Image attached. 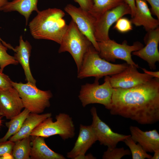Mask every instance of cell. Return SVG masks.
<instances>
[{"instance_id":"obj_1","label":"cell","mask_w":159,"mask_h":159,"mask_svg":"<svg viewBox=\"0 0 159 159\" xmlns=\"http://www.w3.org/2000/svg\"><path fill=\"white\" fill-rule=\"evenodd\" d=\"M110 114L143 125L159 121V78L127 88H113Z\"/></svg>"},{"instance_id":"obj_2","label":"cell","mask_w":159,"mask_h":159,"mask_svg":"<svg viewBox=\"0 0 159 159\" xmlns=\"http://www.w3.org/2000/svg\"><path fill=\"white\" fill-rule=\"evenodd\" d=\"M37 13L29 24L32 35L36 39L51 40L60 44L68 26L63 19L64 12L49 8Z\"/></svg>"},{"instance_id":"obj_3","label":"cell","mask_w":159,"mask_h":159,"mask_svg":"<svg viewBox=\"0 0 159 159\" xmlns=\"http://www.w3.org/2000/svg\"><path fill=\"white\" fill-rule=\"evenodd\" d=\"M129 65L126 63L114 64L101 58L92 45L89 48L83 58L77 77L82 79L94 77L100 79L104 76L120 73Z\"/></svg>"},{"instance_id":"obj_4","label":"cell","mask_w":159,"mask_h":159,"mask_svg":"<svg viewBox=\"0 0 159 159\" xmlns=\"http://www.w3.org/2000/svg\"><path fill=\"white\" fill-rule=\"evenodd\" d=\"M60 44L58 52H69L76 64L77 72L80 68L85 54L92 45L72 20L68 25Z\"/></svg>"},{"instance_id":"obj_5","label":"cell","mask_w":159,"mask_h":159,"mask_svg":"<svg viewBox=\"0 0 159 159\" xmlns=\"http://www.w3.org/2000/svg\"><path fill=\"white\" fill-rule=\"evenodd\" d=\"M11 84L18 92L24 108L31 112L39 114L50 106V100L52 96L50 90H40L36 85L29 82L23 83L12 81Z\"/></svg>"},{"instance_id":"obj_6","label":"cell","mask_w":159,"mask_h":159,"mask_svg":"<svg viewBox=\"0 0 159 159\" xmlns=\"http://www.w3.org/2000/svg\"><path fill=\"white\" fill-rule=\"evenodd\" d=\"M55 119L54 122L51 117L45 119L32 131L30 136L45 138L58 135L63 140L73 138L75 129L72 118L68 114L62 113L56 115Z\"/></svg>"},{"instance_id":"obj_7","label":"cell","mask_w":159,"mask_h":159,"mask_svg":"<svg viewBox=\"0 0 159 159\" xmlns=\"http://www.w3.org/2000/svg\"><path fill=\"white\" fill-rule=\"evenodd\" d=\"M110 79L109 76H105L104 83L100 85L99 79L95 78L93 83L82 86L78 97L83 107L90 104H99L109 109L113 90Z\"/></svg>"},{"instance_id":"obj_8","label":"cell","mask_w":159,"mask_h":159,"mask_svg":"<svg viewBox=\"0 0 159 159\" xmlns=\"http://www.w3.org/2000/svg\"><path fill=\"white\" fill-rule=\"evenodd\" d=\"M97 44L99 55L101 58L108 62H113L117 59H120L126 61L128 65L139 68L138 65L132 59L131 54L143 47V45L140 42L136 41L132 45H129L126 41L120 44L110 39L97 42Z\"/></svg>"},{"instance_id":"obj_9","label":"cell","mask_w":159,"mask_h":159,"mask_svg":"<svg viewBox=\"0 0 159 159\" xmlns=\"http://www.w3.org/2000/svg\"><path fill=\"white\" fill-rule=\"evenodd\" d=\"M64 10L71 17L81 32L90 41L96 50L99 49L95 37V25L96 19L88 11L71 4H67Z\"/></svg>"},{"instance_id":"obj_10","label":"cell","mask_w":159,"mask_h":159,"mask_svg":"<svg viewBox=\"0 0 159 159\" xmlns=\"http://www.w3.org/2000/svg\"><path fill=\"white\" fill-rule=\"evenodd\" d=\"M130 8L126 3L108 11L96 19L95 37L97 42L110 39L109 32L110 27L118 19L126 14H131Z\"/></svg>"},{"instance_id":"obj_11","label":"cell","mask_w":159,"mask_h":159,"mask_svg":"<svg viewBox=\"0 0 159 159\" xmlns=\"http://www.w3.org/2000/svg\"><path fill=\"white\" fill-rule=\"evenodd\" d=\"M92 121L91 125L97 141L100 144L109 148L116 147L120 142L124 140L130 135H125L113 132L110 127L102 121L98 116L96 108L92 107L90 110Z\"/></svg>"},{"instance_id":"obj_12","label":"cell","mask_w":159,"mask_h":159,"mask_svg":"<svg viewBox=\"0 0 159 159\" xmlns=\"http://www.w3.org/2000/svg\"><path fill=\"white\" fill-rule=\"evenodd\" d=\"M135 66L129 65L124 70L110 77L113 88L127 89L145 83L153 78L145 73H141Z\"/></svg>"},{"instance_id":"obj_13","label":"cell","mask_w":159,"mask_h":159,"mask_svg":"<svg viewBox=\"0 0 159 159\" xmlns=\"http://www.w3.org/2000/svg\"><path fill=\"white\" fill-rule=\"evenodd\" d=\"M144 40L145 46L138 51L133 52L132 54L146 61L150 69L155 70L156 69V63L159 62L158 48L159 27L147 32Z\"/></svg>"},{"instance_id":"obj_14","label":"cell","mask_w":159,"mask_h":159,"mask_svg":"<svg viewBox=\"0 0 159 159\" xmlns=\"http://www.w3.org/2000/svg\"><path fill=\"white\" fill-rule=\"evenodd\" d=\"M24 108L17 90L14 87L0 90V115L10 120L19 114Z\"/></svg>"},{"instance_id":"obj_15","label":"cell","mask_w":159,"mask_h":159,"mask_svg":"<svg viewBox=\"0 0 159 159\" xmlns=\"http://www.w3.org/2000/svg\"><path fill=\"white\" fill-rule=\"evenodd\" d=\"M97 141L91 125L80 124L78 138L72 149L67 153V157L78 159L79 157L85 155L87 150Z\"/></svg>"},{"instance_id":"obj_16","label":"cell","mask_w":159,"mask_h":159,"mask_svg":"<svg viewBox=\"0 0 159 159\" xmlns=\"http://www.w3.org/2000/svg\"><path fill=\"white\" fill-rule=\"evenodd\" d=\"M129 129L132 139L146 152H154L159 149V134L156 129L144 131L133 126H130Z\"/></svg>"},{"instance_id":"obj_17","label":"cell","mask_w":159,"mask_h":159,"mask_svg":"<svg viewBox=\"0 0 159 159\" xmlns=\"http://www.w3.org/2000/svg\"><path fill=\"white\" fill-rule=\"evenodd\" d=\"M136 11L130 19L136 26H143L147 32L159 27V20L152 16L147 2L145 0H135Z\"/></svg>"},{"instance_id":"obj_18","label":"cell","mask_w":159,"mask_h":159,"mask_svg":"<svg viewBox=\"0 0 159 159\" xmlns=\"http://www.w3.org/2000/svg\"><path fill=\"white\" fill-rule=\"evenodd\" d=\"M32 47L27 41H24L22 36L19 39V44L14 48V57L21 65L27 82L36 85V81L32 74L29 65V59Z\"/></svg>"},{"instance_id":"obj_19","label":"cell","mask_w":159,"mask_h":159,"mask_svg":"<svg viewBox=\"0 0 159 159\" xmlns=\"http://www.w3.org/2000/svg\"><path fill=\"white\" fill-rule=\"evenodd\" d=\"M32 146L30 154L32 159H65L62 155L54 152L46 144L44 138L32 136Z\"/></svg>"},{"instance_id":"obj_20","label":"cell","mask_w":159,"mask_h":159,"mask_svg":"<svg viewBox=\"0 0 159 159\" xmlns=\"http://www.w3.org/2000/svg\"><path fill=\"white\" fill-rule=\"evenodd\" d=\"M52 113L42 114L30 112L29 114L19 131L9 138V140L15 142L30 136L32 131L46 118L51 117Z\"/></svg>"},{"instance_id":"obj_21","label":"cell","mask_w":159,"mask_h":159,"mask_svg":"<svg viewBox=\"0 0 159 159\" xmlns=\"http://www.w3.org/2000/svg\"><path fill=\"white\" fill-rule=\"evenodd\" d=\"M38 0H13L8 1L2 7L0 11L7 12L16 11L23 16L27 25L29 17L34 11L37 12L39 10L37 7Z\"/></svg>"},{"instance_id":"obj_22","label":"cell","mask_w":159,"mask_h":159,"mask_svg":"<svg viewBox=\"0 0 159 159\" xmlns=\"http://www.w3.org/2000/svg\"><path fill=\"white\" fill-rule=\"evenodd\" d=\"M30 112L24 108L19 114L5 123L8 130L5 135L0 138V143L6 141L11 136L17 133L21 127Z\"/></svg>"},{"instance_id":"obj_23","label":"cell","mask_w":159,"mask_h":159,"mask_svg":"<svg viewBox=\"0 0 159 159\" xmlns=\"http://www.w3.org/2000/svg\"><path fill=\"white\" fill-rule=\"evenodd\" d=\"M93 5L88 11L96 19L106 11L123 4L124 0H92Z\"/></svg>"},{"instance_id":"obj_24","label":"cell","mask_w":159,"mask_h":159,"mask_svg":"<svg viewBox=\"0 0 159 159\" xmlns=\"http://www.w3.org/2000/svg\"><path fill=\"white\" fill-rule=\"evenodd\" d=\"M30 136L14 142L12 155L15 159H30L31 147Z\"/></svg>"},{"instance_id":"obj_25","label":"cell","mask_w":159,"mask_h":159,"mask_svg":"<svg viewBox=\"0 0 159 159\" xmlns=\"http://www.w3.org/2000/svg\"><path fill=\"white\" fill-rule=\"evenodd\" d=\"M123 142L129 148L132 159H151L152 156L148 154L139 144H137L132 139L130 135Z\"/></svg>"},{"instance_id":"obj_26","label":"cell","mask_w":159,"mask_h":159,"mask_svg":"<svg viewBox=\"0 0 159 159\" xmlns=\"http://www.w3.org/2000/svg\"><path fill=\"white\" fill-rule=\"evenodd\" d=\"M7 49L8 48L3 44L0 40V69L2 72L7 66L10 64L16 65L19 63L14 56L7 53Z\"/></svg>"},{"instance_id":"obj_27","label":"cell","mask_w":159,"mask_h":159,"mask_svg":"<svg viewBox=\"0 0 159 159\" xmlns=\"http://www.w3.org/2000/svg\"><path fill=\"white\" fill-rule=\"evenodd\" d=\"M131 152L128 149L120 148L108 147L102 156L103 159H120L125 155H130Z\"/></svg>"},{"instance_id":"obj_28","label":"cell","mask_w":159,"mask_h":159,"mask_svg":"<svg viewBox=\"0 0 159 159\" xmlns=\"http://www.w3.org/2000/svg\"><path fill=\"white\" fill-rule=\"evenodd\" d=\"M114 28L119 32L125 33L132 29L130 20L125 17H121L116 22Z\"/></svg>"},{"instance_id":"obj_29","label":"cell","mask_w":159,"mask_h":159,"mask_svg":"<svg viewBox=\"0 0 159 159\" xmlns=\"http://www.w3.org/2000/svg\"><path fill=\"white\" fill-rule=\"evenodd\" d=\"M14 142L9 140L0 143V157L9 153L12 155V152Z\"/></svg>"},{"instance_id":"obj_30","label":"cell","mask_w":159,"mask_h":159,"mask_svg":"<svg viewBox=\"0 0 159 159\" xmlns=\"http://www.w3.org/2000/svg\"><path fill=\"white\" fill-rule=\"evenodd\" d=\"M9 76L4 74L0 69V90H6L13 87Z\"/></svg>"},{"instance_id":"obj_31","label":"cell","mask_w":159,"mask_h":159,"mask_svg":"<svg viewBox=\"0 0 159 159\" xmlns=\"http://www.w3.org/2000/svg\"><path fill=\"white\" fill-rule=\"evenodd\" d=\"M80 5L82 9L89 11L93 5L92 0H74Z\"/></svg>"},{"instance_id":"obj_32","label":"cell","mask_w":159,"mask_h":159,"mask_svg":"<svg viewBox=\"0 0 159 159\" xmlns=\"http://www.w3.org/2000/svg\"><path fill=\"white\" fill-rule=\"evenodd\" d=\"M148 1L151 7L154 14L159 20V0H145Z\"/></svg>"},{"instance_id":"obj_33","label":"cell","mask_w":159,"mask_h":159,"mask_svg":"<svg viewBox=\"0 0 159 159\" xmlns=\"http://www.w3.org/2000/svg\"><path fill=\"white\" fill-rule=\"evenodd\" d=\"M125 2L127 4L130 8L131 11V17L132 18L134 16L136 11V5L135 0H124Z\"/></svg>"},{"instance_id":"obj_34","label":"cell","mask_w":159,"mask_h":159,"mask_svg":"<svg viewBox=\"0 0 159 159\" xmlns=\"http://www.w3.org/2000/svg\"><path fill=\"white\" fill-rule=\"evenodd\" d=\"M143 71L144 73L148 74L153 77L159 78V71L153 72L149 71L145 68H141Z\"/></svg>"},{"instance_id":"obj_35","label":"cell","mask_w":159,"mask_h":159,"mask_svg":"<svg viewBox=\"0 0 159 159\" xmlns=\"http://www.w3.org/2000/svg\"><path fill=\"white\" fill-rule=\"evenodd\" d=\"M96 158L94 156L91 154H88L87 155H85L79 157L78 159H95Z\"/></svg>"},{"instance_id":"obj_36","label":"cell","mask_w":159,"mask_h":159,"mask_svg":"<svg viewBox=\"0 0 159 159\" xmlns=\"http://www.w3.org/2000/svg\"><path fill=\"white\" fill-rule=\"evenodd\" d=\"M154 154L151 159H159V149L156 150L154 152Z\"/></svg>"},{"instance_id":"obj_37","label":"cell","mask_w":159,"mask_h":159,"mask_svg":"<svg viewBox=\"0 0 159 159\" xmlns=\"http://www.w3.org/2000/svg\"><path fill=\"white\" fill-rule=\"evenodd\" d=\"M0 40H1L3 43V44L5 45V46L6 47L8 48H9L10 49H12L13 50H14V48L12 46H11L9 44H7L4 41H3L1 39L0 37Z\"/></svg>"},{"instance_id":"obj_38","label":"cell","mask_w":159,"mask_h":159,"mask_svg":"<svg viewBox=\"0 0 159 159\" xmlns=\"http://www.w3.org/2000/svg\"><path fill=\"white\" fill-rule=\"evenodd\" d=\"M8 1V0H0V8L4 6Z\"/></svg>"},{"instance_id":"obj_39","label":"cell","mask_w":159,"mask_h":159,"mask_svg":"<svg viewBox=\"0 0 159 159\" xmlns=\"http://www.w3.org/2000/svg\"><path fill=\"white\" fill-rule=\"evenodd\" d=\"M1 119H0V125L1 124Z\"/></svg>"}]
</instances>
